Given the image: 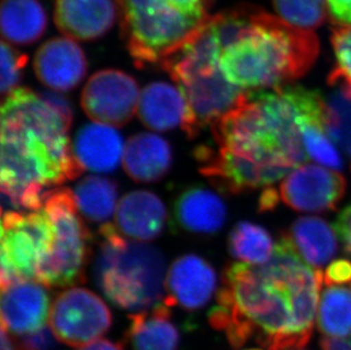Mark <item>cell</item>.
<instances>
[{
  "instance_id": "f546056e",
  "label": "cell",
  "mask_w": 351,
  "mask_h": 350,
  "mask_svg": "<svg viewBox=\"0 0 351 350\" xmlns=\"http://www.w3.org/2000/svg\"><path fill=\"white\" fill-rule=\"evenodd\" d=\"M299 128L306 152L311 159L337 171L342 169L341 156L332 145L331 140L328 139V130L324 123L302 122Z\"/></svg>"
},
{
  "instance_id": "4316f807",
  "label": "cell",
  "mask_w": 351,
  "mask_h": 350,
  "mask_svg": "<svg viewBox=\"0 0 351 350\" xmlns=\"http://www.w3.org/2000/svg\"><path fill=\"white\" fill-rule=\"evenodd\" d=\"M230 254L247 264L263 265L272 258L275 247L266 229L250 222H240L230 232Z\"/></svg>"
},
{
  "instance_id": "4dcf8cb0",
  "label": "cell",
  "mask_w": 351,
  "mask_h": 350,
  "mask_svg": "<svg viewBox=\"0 0 351 350\" xmlns=\"http://www.w3.org/2000/svg\"><path fill=\"white\" fill-rule=\"evenodd\" d=\"M332 48L335 53V70L330 73V86H339L351 96V24L337 25L332 30Z\"/></svg>"
},
{
  "instance_id": "7c38bea8",
  "label": "cell",
  "mask_w": 351,
  "mask_h": 350,
  "mask_svg": "<svg viewBox=\"0 0 351 350\" xmlns=\"http://www.w3.org/2000/svg\"><path fill=\"white\" fill-rule=\"evenodd\" d=\"M345 192L346 180L341 174L315 165L295 169L280 185L285 205L308 213L335 211Z\"/></svg>"
},
{
  "instance_id": "e0dca14e",
  "label": "cell",
  "mask_w": 351,
  "mask_h": 350,
  "mask_svg": "<svg viewBox=\"0 0 351 350\" xmlns=\"http://www.w3.org/2000/svg\"><path fill=\"white\" fill-rule=\"evenodd\" d=\"M114 216L121 235L134 242H148L162 233L167 211L154 192L136 190L119 200Z\"/></svg>"
},
{
  "instance_id": "8992f818",
  "label": "cell",
  "mask_w": 351,
  "mask_h": 350,
  "mask_svg": "<svg viewBox=\"0 0 351 350\" xmlns=\"http://www.w3.org/2000/svg\"><path fill=\"white\" fill-rule=\"evenodd\" d=\"M95 275L105 297L117 307L141 312L165 301V258L147 242H134L105 223Z\"/></svg>"
},
{
  "instance_id": "5bb4252c",
  "label": "cell",
  "mask_w": 351,
  "mask_h": 350,
  "mask_svg": "<svg viewBox=\"0 0 351 350\" xmlns=\"http://www.w3.org/2000/svg\"><path fill=\"white\" fill-rule=\"evenodd\" d=\"M47 287L37 281H17L1 289V327L14 336H27L45 329L49 320Z\"/></svg>"
},
{
  "instance_id": "3957f363",
  "label": "cell",
  "mask_w": 351,
  "mask_h": 350,
  "mask_svg": "<svg viewBox=\"0 0 351 350\" xmlns=\"http://www.w3.org/2000/svg\"><path fill=\"white\" fill-rule=\"evenodd\" d=\"M319 280L321 272L309 266L275 280L263 275L257 265L238 261L223 273L209 323L224 332L235 348L255 339L266 350L300 349L312 334L299 322L298 305Z\"/></svg>"
},
{
  "instance_id": "cb8c5ba5",
  "label": "cell",
  "mask_w": 351,
  "mask_h": 350,
  "mask_svg": "<svg viewBox=\"0 0 351 350\" xmlns=\"http://www.w3.org/2000/svg\"><path fill=\"white\" fill-rule=\"evenodd\" d=\"M0 23L8 43L30 45L45 34L47 16L38 0H3Z\"/></svg>"
},
{
  "instance_id": "8fae6325",
  "label": "cell",
  "mask_w": 351,
  "mask_h": 350,
  "mask_svg": "<svg viewBox=\"0 0 351 350\" xmlns=\"http://www.w3.org/2000/svg\"><path fill=\"white\" fill-rule=\"evenodd\" d=\"M140 93L138 83L129 74L119 70L99 71L83 88L81 106L95 122L123 126L138 112Z\"/></svg>"
},
{
  "instance_id": "603a6c76",
  "label": "cell",
  "mask_w": 351,
  "mask_h": 350,
  "mask_svg": "<svg viewBox=\"0 0 351 350\" xmlns=\"http://www.w3.org/2000/svg\"><path fill=\"white\" fill-rule=\"evenodd\" d=\"M288 235L299 256L314 268L324 266L338 251L335 229L322 218H298Z\"/></svg>"
},
{
  "instance_id": "d4e9b609",
  "label": "cell",
  "mask_w": 351,
  "mask_h": 350,
  "mask_svg": "<svg viewBox=\"0 0 351 350\" xmlns=\"http://www.w3.org/2000/svg\"><path fill=\"white\" fill-rule=\"evenodd\" d=\"M74 198L81 215L100 223L110 220L117 209V187L110 178L90 175L83 178L74 189Z\"/></svg>"
},
{
  "instance_id": "d6a6232c",
  "label": "cell",
  "mask_w": 351,
  "mask_h": 350,
  "mask_svg": "<svg viewBox=\"0 0 351 350\" xmlns=\"http://www.w3.org/2000/svg\"><path fill=\"white\" fill-rule=\"evenodd\" d=\"M15 347L16 350H55V336L51 330L43 329L36 334L23 336Z\"/></svg>"
},
{
  "instance_id": "2e32d148",
  "label": "cell",
  "mask_w": 351,
  "mask_h": 350,
  "mask_svg": "<svg viewBox=\"0 0 351 350\" xmlns=\"http://www.w3.org/2000/svg\"><path fill=\"white\" fill-rule=\"evenodd\" d=\"M117 0H56L53 21L57 29L70 39L96 40L113 27Z\"/></svg>"
},
{
  "instance_id": "9c48e42d",
  "label": "cell",
  "mask_w": 351,
  "mask_h": 350,
  "mask_svg": "<svg viewBox=\"0 0 351 350\" xmlns=\"http://www.w3.org/2000/svg\"><path fill=\"white\" fill-rule=\"evenodd\" d=\"M53 245V228L43 207L3 211L1 220V289L17 281H36Z\"/></svg>"
},
{
  "instance_id": "83f0119b",
  "label": "cell",
  "mask_w": 351,
  "mask_h": 350,
  "mask_svg": "<svg viewBox=\"0 0 351 350\" xmlns=\"http://www.w3.org/2000/svg\"><path fill=\"white\" fill-rule=\"evenodd\" d=\"M326 0H273L278 17L302 30L314 31L326 21Z\"/></svg>"
},
{
  "instance_id": "1f68e13d",
  "label": "cell",
  "mask_w": 351,
  "mask_h": 350,
  "mask_svg": "<svg viewBox=\"0 0 351 350\" xmlns=\"http://www.w3.org/2000/svg\"><path fill=\"white\" fill-rule=\"evenodd\" d=\"M27 56L13 47L1 41V93L8 95L13 90L17 89L22 78V70L27 65Z\"/></svg>"
},
{
  "instance_id": "44dd1931",
  "label": "cell",
  "mask_w": 351,
  "mask_h": 350,
  "mask_svg": "<svg viewBox=\"0 0 351 350\" xmlns=\"http://www.w3.org/2000/svg\"><path fill=\"white\" fill-rule=\"evenodd\" d=\"M138 115L143 126L154 131L182 128L186 103L181 90L166 82H153L140 93Z\"/></svg>"
},
{
  "instance_id": "ac0fdd59",
  "label": "cell",
  "mask_w": 351,
  "mask_h": 350,
  "mask_svg": "<svg viewBox=\"0 0 351 350\" xmlns=\"http://www.w3.org/2000/svg\"><path fill=\"white\" fill-rule=\"evenodd\" d=\"M124 142L114 126L90 123L79 130L72 150L82 171L110 173L117 170L124 154Z\"/></svg>"
},
{
  "instance_id": "74e56055",
  "label": "cell",
  "mask_w": 351,
  "mask_h": 350,
  "mask_svg": "<svg viewBox=\"0 0 351 350\" xmlns=\"http://www.w3.org/2000/svg\"><path fill=\"white\" fill-rule=\"evenodd\" d=\"M322 350H351V338L324 337L321 340Z\"/></svg>"
},
{
  "instance_id": "ab89813d",
  "label": "cell",
  "mask_w": 351,
  "mask_h": 350,
  "mask_svg": "<svg viewBox=\"0 0 351 350\" xmlns=\"http://www.w3.org/2000/svg\"><path fill=\"white\" fill-rule=\"evenodd\" d=\"M248 350H261V349H248Z\"/></svg>"
},
{
  "instance_id": "52a82bcc",
  "label": "cell",
  "mask_w": 351,
  "mask_h": 350,
  "mask_svg": "<svg viewBox=\"0 0 351 350\" xmlns=\"http://www.w3.org/2000/svg\"><path fill=\"white\" fill-rule=\"evenodd\" d=\"M123 34L138 67L160 64L208 23L210 0H117Z\"/></svg>"
},
{
  "instance_id": "30bf717a",
  "label": "cell",
  "mask_w": 351,
  "mask_h": 350,
  "mask_svg": "<svg viewBox=\"0 0 351 350\" xmlns=\"http://www.w3.org/2000/svg\"><path fill=\"white\" fill-rule=\"evenodd\" d=\"M106 303L84 288H67L57 294L50 308V330L56 340L81 348L98 340L112 325Z\"/></svg>"
},
{
  "instance_id": "7402d4cb",
  "label": "cell",
  "mask_w": 351,
  "mask_h": 350,
  "mask_svg": "<svg viewBox=\"0 0 351 350\" xmlns=\"http://www.w3.org/2000/svg\"><path fill=\"white\" fill-rule=\"evenodd\" d=\"M169 305L130 315L126 337L133 350H178L179 331L171 320Z\"/></svg>"
},
{
  "instance_id": "4fadbf2b",
  "label": "cell",
  "mask_w": 351,
  "mask_h": 350,
  "mask_svg": "<svg viewBox=\"0 0 351 350\" xmlns=\"http://www.w3.org/2000/svg\"><path fill=\"white\" fill-rule=\"evenodd\" d=\"M216 287L217 277L212 265L197 255H184L167 268L164 301L169 307L199 311L208 304Z\"/></svg>"
},
{
  "instance_id": "e575fe53",
  "label": "cell",
  "mask_w": 351,
  "mask_h": 350,
  "mask_svg": "<svg viewBox=\"0 0 351 350\" xmlns=\"http://www.w3.org/2000/svg\"><path fill=\"white\" fill-rule=\"evenodd\" d=\"M335 230L347 254L351 256V204L340 211L335 220Z\"/></svg>"
},
{
  "instance_id": "9a60e30c",
  "label": "cell",
  "mask_w": 351,
  "mask_h": 350,
  "mask_svg": "<svg viewBox=\"0 0 351 350\" xmlns=\"http://www.w3.org/2000/svg\"><path fill=\"white\" fill-rule=\"evenodd\" d=\"M86 55L74 40L63 36L43 43L34 55V69L40 82L56 93L79 86L86 74Z\"/></svg>"
},
{
  "instance_id": "6da1fadb",
  "label": "cell",
  "mask_w": 351,
  "mask_h": 350,
  "mask_svg": "<svg viewBox=\"0 0 351 350\" xmlns=\"http://www.w3.org/2000/svg\"><path fill=\"white\" fill-rule=\"evenodd\" d=\"M212 130L217 148H199L197 159L223 191L273 185L307 159L293 84L245 91Z\"/></svg>"
},
{
  "instance_id": "d6986e66",
  "label": "cell",
  "mask_w": 351,
  "mask_h": 350,
  "mask_svg": "<svg viewBox=\"0 0 351 350\" xmlns=\"http://www.w3.org/2000/svg\"><path fill=\"white\" fill-rule=\"evenodd\" d=\"M226 220L222 198L204 187L186 189L174 204V221L184 231L213 235L222 229Z\"/></svg>"
},
{
  "instance_id": "ffe728a7",
  "label": "cell",
  "mask_w": 351,
  "mask_h": 350,
  "mask_svg": "<svg viewBox=\"0 0 351 350\" xmlns=\"http://www.w3.org/2000/svg\"><path fill=\"white\" fill-rule=\"evenodd\" d=\"M122 162L126 174L134 181H158L169 172L172 150L162 137L149 132L138 133L126 142Z\"/></svg>"
},
{
  "instance_id": "5b68a950",
  "label": "cell",
  "mask_w": 351,
  "mask_h": 350,
  "mask_svg": "<svg viewBox=\"0 0 351 350\" xmlns=\"http://www.w3.org/2000/svg\"><path fill=\"white\" fill-rule=\"evenodd\" d=\"M222 50L208 21L193 39L160 64L186 100L182 130L189 138L226 115L247 91L223 75L219 67Z\"/></svg>"
},
{
  "instance_id": "8d00e7d4",
  "label": "cell",
  "mask_w": 351,
  "mask_h": 350,
  "mask_svg": "<svg viewBox=\"0 0 351 350\" xmlns=\"http://www.w3.org/2000/svg\"><path fill=\"white\" fill-rule=\"evenodd\" d=\"M280 198L281 196L278 195L274 188L265 189V191L263 192L259 199V211H272L275 206L278 205Z\"/></svg>"
},
{
  "instance_id": "d590c367",
  "label": "cell",
  "mask_w": 351,
  "mask_h": 350,
  "mask_svg": "<svg viewBox=\"0 0 351 350\" xmlns=\"http://www.w3.org/2000/svg\"><path fill=\"white\" fill-rule=\"evenodd\" d=\"M328 12L337 25L351 24V0H326Z\"/></svg>"
},
{
  "instance_id": "836d02e7",
  "label": "cell",
  "mask_w": 351,
  "mask_h": 350,
  "mask_svg": "<svg viewBox=\"0 0 351 350\" xmlns=\"http://www.w3.org/2000/svg\"><path fill=\"white\" fill-rule=\"evenodd\" d=\"M323 284H351V261L340 258L328 265L323 275Z\"/></svg>"
},
{
  "instance_id": "484cf974",
  "label": "cell",
  "mask_w": 351,
  "mask_h": 350,
  "mask_svg": "<svg viewBox=\"0 0 351 350\" xmlns=\"http://www.w3.org/2000/svg\"><path fill=\"white\" fill-rule=\"evenodd\" d=\"M318 305V329L325 337L351 336V284H323Z\"/></svg>"
},
{
  "instance_id": "277c9868",
  "label": "cell",
  "mask_w": 351,
  "mask_h": 350,
  "mask_svg": "<svg viewBox=\"0 0 351 350\" xmlns=\"http://www.w3.org/2000/svg\"><path fill=\"white\" fill-rule=\"evenodd\" d=\"M319 54V40L280 17L257 8L252 27L224 47L219 67L241 89H273L305 75Z\"/></svg>"
},
{
  "instance_id": "7a4b0ae2",
  "label": "cell",
  "mask_w": 351,
  "mask_h": 350,
  "mask_svg": "<svg viewBox=\"0 0 351 350\" xmlns=\"http://www.w3.org/2000/svg\"><path fill=\"white\" fill-rule=\"evenodd\" d=\"M73 117L43 93L17 88L1 107L0 188L14 209L36 211L48 192L82 174L69 138Z\"/></svg>"
},
{
  "instance_id": "f35d334b",
  "label": "cell",
  "mask_w": 351,
  "mask_h": 350,
  "mask_svg": "<svg viewBox=\"0 0 351 350\" xmlns=\"http://www.w3.org/2000/svg\"><path fill=\"white\" fill-rule=\"evenodd\" d=\"M79 350H124L122 345L113 342V341L106 340V339H98L93 341L91 344L83 346Z\"/></svg>"
},
{
  "instance_id": "ba28073f",
  "label": "cell",
  "mask_w": 351,
  "mask_h": 350,
  "mask_svg": "<svg viewBox=\"0 0 351 350\" xmlns=\"http://www.w3.org/2000/svg\"><path fill=\"white\" fill-rule=\"evenodd\" d=\"M43 207L53 224V245L49 256L40 266L36 281L47 288H72L86 278L89 231L70 189H53L48 192Z\"/></svg>"
},
{
  "instance_id": "f1b7e54d",
  "label": "cell",
  "mask_w": 351,
  "mask_h": 350,
  "mask_svg": "<svg viewBox=\"0 0 351 350\" xmlns=\"http://www.w3.org/2000/svg\"><path fill=\"white\" fill-rule=\"evenodd\" d=\"M326 104V130L332 140L351 155V97L338 86Z\"/></svg>"
}]
</instances>
